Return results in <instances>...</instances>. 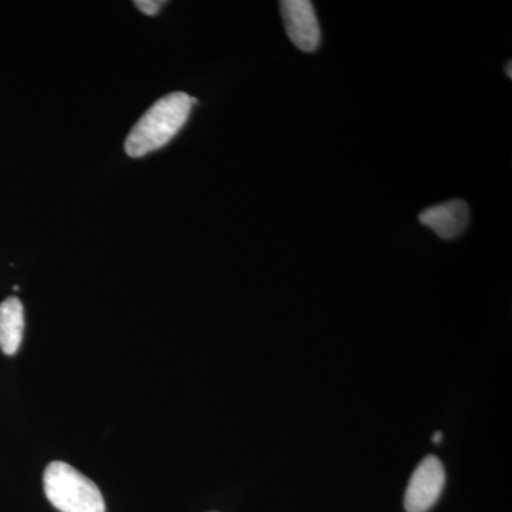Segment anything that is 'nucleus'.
<instances>
[{"mask_svg":"<svg viewBox=\"0 0 512 512\" xmlns=\"http://www.w3.org/2000/svg\"><path fill=\"white\" fill-rule=\"evenodd\" d=\"M195 103L198 101L181 92L156 101L128 134L124 146L128 156L144 157L167 146L187 123Z\"/></svg>","mask_w":512,"mask_h":512,"instance_id":"f257e3e1","label":"nucleus"},{"mask_svg":"<svg viewBox=\"0 0 512 512\" xmlns=\"http://www.w3.org/2000/svg\"><path fill=\"white\" fill-rule=\"evenodd\" d=\"M43 487L47 500L60 512H106L99 487L64 461L46 467Z\"/></svg>","mask_w":512,"mask_h":512,"instance_id":"f03ea898","label":"nucleus"},{"mask_svg":"<svg viewBox=\"0 0 512 512\" xmlns=\"http://www.w3.org/2000/svg\"><path fill=\"white\" fill-rule=\"evenodd\" d=\"M446 484V471L439 458H424L414 470L404 494V508L407 512H427L439 501Z\"/></svg>","mask_w":512,"mask_h":512,"instance_id":"7ed1b4c3","label":"nucleus"},{"mask_svg":"<svg viewBox=\"0 0 512 512\" xmlns=\"http://www.w3.org/2000/svg\"><path fill=\"white\" fill-rule=\"evenodd\" d=\"M281 5L286 33L293 45L306 53L315 52L320 45V26L315 8L309 0H284Z\"/></svg>","mask_w":512,"mask_h":512,"instance_id":"20e7f679","label":"nucleus"},{"mask_svg":"<svg viewBox=\"0 0 512 512\" xmlns=\"http://www.w3.org/2000/svg\"><path fill=\"white\" fill-rule=\"evenodd\" d=\"M419 220L440 238L453 239L463 234L470 224V208L461 200L447 201L421 212Z\"/></svg>","mask_w":512,"mask_h":512,"instance_id":"39448f33","label":"nucleus"},{"mask_svg":"<svg viewBox=\"0 0 512 512\" xmlns=\"http://www.w3.org/2000/svg\"><path fill=\"white\" fill-rule=\"evenodd\" d=\"M25 332V309L15 296L0 303V350L13 356L22 345Z\"/></svg>","mask_w":512,"mask_h":512,"instance_id":"423d86ee","label":"nucleus"},{"mask_svg":"<svg viewBox=\"0 0 512 512\" xmlns=\"http://www.w3.org/2000/svg\"><path fill=\"white\" fill-rule=\"evenodd\" d=\"M164 3L165 2H161V0H137V2H134V5H136V8L140 10V12H143L144 15L156 16Z\"/></svg>","mask_w":512,"mask_h":512,"instance_id":"0eeeda50","label":"nucleus"},{"mask_svg":"<svg viewBox=\"0 0 512 512\" xmlns=\"http://www.w3.org/2000/svg\"><path fill=\"white\" fill-rule=\"evenodd\" d=\"M441 440H443V434H441V431H436L433 436V443L440 444Z\"/></svg>","mask_w":512,"mask_h":512,"instance_id":"6e6552de","label":"nucleus"},{"mask_svg":"<svg viewBox=\"0 0 512 512\" xmlns=\"http://www.w3.org/2000/svg\"><path fill=\"white\" fill-rule=\"evenodd\" d=\"M511 66V62H508L507 67H505V72L508 74V79H512Z\"/></svg>","mask_w":512,"mask_h":512,"instance_id":"1a4fd4ad","label":"nucleus"}]
</instances>
